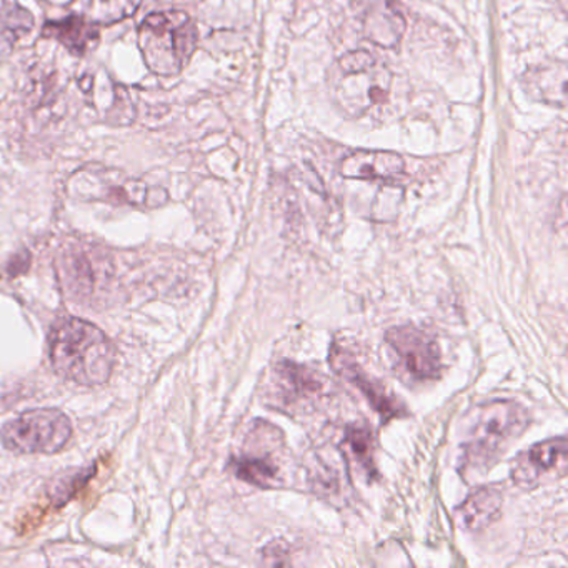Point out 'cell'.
<instances>
[{"instance_id":"1","label":"cell","mask_w":568,"mask_h":568,"mask_svg":"<svg viewBox=\"0 0 568 568\" xmlns=\"http://www.w3.org/2000/svg\"><path fill=\"white\" fill-rule=\"evenodd\" d=\"M52 367L65 381L85 387L104 385L115 367V347L111 338L91 322L64 318L49 337Z\"/></svg>"},{"instance_id":"2","label":"cell","mask_w":568,"mask_h":568,"mask_svg":"<svg viewBox=\"0 0 568 568\" xmlns=\"http://www.w3.org/2000/svg\"><path fill=\"white\" fill-rule=\"evenodd\" d=\"M530 418L515 400H490L471 412L462 444V474L480 477L527 430Z\"/></svg>"},{"instance_id":"3","label":"cell","mask_w":568,"mask_h":568,"mask_svg":"<svg viewBox=\"0 0 568 568\" xmlns=\"http://www.w3.org/2000/svg\"><path fill=\"white\" fill-rule=\"evenodd\" d=\"M390 88V71L367 51L342 55L331 71L335 102L352 119L387 104Z\"/></svg>"},{"instance_id":"4","label":"cell","mask_w":568,"mask_h":568,"mask_svg":"<svg viewBox=\"0 0 568 568\" xmlns=\"http://www.w3.org/2000/svg\"><path fill=\"white\" fill-rule=\"evenodd\" d=\"M139 48L154 74H181L197 48V28L185 12H155L139 28Z\"/></svg>"},{"instance_id":"5","label":"cell","mask_w":568,"mask_h":568,"mask_svg":"<svg viewBox=\"0 0 568 568\" xmlns=\"http://www.w3.org/2000/svg\"><path fill=\"white\" fill-rule=\"evenodd\" d=\"M72 422L58 408H32L4 425L0 440L14 454L51 455L72 437Z\"/></svg>"},{"instance_id":"6","label":"cell","mask_w":568,"mask_h":568,"mask_svg":"<svg viewBox=\"0 0 568 568\" xmlns=\"http://www.w3.org/2000/svg\"><path fill=\"white\" fill-rule=\"evenodd\" d=\"M284 438L278 428L265 420L255 422L245 450L232 458L235 477L258 488H274L282 480L281 452Z\"/></svg>"},{"instance_id":"7","label":"cell","mask_w":568,"mask_h":568,"mask_svg":"<svg viewBox=\"0 0 568 568\" xmlns=\"http://www.w3.org/2000/svg\"><path fill=\"white\" fill-rule=\"evenodd\" d=\"M328 382L315 368L282 361L272 371V398L278 408L291 414H308L327 400L331 395Z\"/></svg>"},{"instance_id":"8","label":"cell","mask_w":568,"mask_h":568,"mask_svg":"<svg viewBox=\"0 0 568 568\" xmlns=\"http://www.w3.org/2000/svg\"><path fill=\"white\" fill-rule=\"evenodd\" d=\"M398 365L415 381H435L442 374V352L435 337L414 325L394 327L385 334Z\"/></svg>"},{"instance_id":"9","label":"cell","mask_w":568,"mask_h":568,"mask_svg":"<svg viewBox=\"0 0 568 568\" xmlns=\"http://www.w3.org/2000/svg\"><path fill=\"white\" fill-rule=\"evenodd\" d=\"M567 437L548 438L520 452L511 462V480L524 490H534L567 474Z\"/></svg>"},{"instance_id":"10","label":"cell","mask_w":568,"mask_h":568,"mask_svg":"<svg viewBox=\"0 0 568 568\" xmlns=\"http://www.w3.org/2000/svg\"><path fill=\"white\" fill-rule=\"evenodd\" d=\"M331 365L344 381L354 385L367 398L368 404L381 415L382 420L388 422L392 418L404 417V405L388 392L384 384H381V381L368 375L347 351L334 345L331 352Z\"/></svg>"},{"instance_id":"11","label":"cell","mask_w":568,"mask_h":568,"mask_svg":"<svg viewBox=\"0 0 568 568\" xmlns=\"http://www.w3.org/2000/svg\"><path fill=\"white\" fill-rule=\"evenodd\" d=\"M352 8L362 24V32L372 44L395 49L404 38V16L395 0H352Z\"/></svg>"},{"instance_id":"12","label":"cell","mask_w":568,"mask_h":568,"mask_svg":"<svg viewBox=\"0 0 568 568\" xmlns=\"http://www.w3.org/2000/svg\"><path fill=\"white\" fill-rule=\"evenodd\" d=\"M400 155L387 151H357L342 161L341 174L355 181H388L404 172Z\"/></svg>"},{"instance_id":"13","label":"cell","mask_w":568,"mask_h":568,"mask_svg":"<svg viewBox=\"0 0 568 568\" xmlns=\"http://www.w3.org/2000/svg\"><path fill=\"white\" fill-rule=\"evenodd\" d=\"M504 491L495 485L471 491L458 507L457 517L468 531H481L500 517Z\"/></svg>"},{"instance_id":"14","label":"cell","mask_w":568,"mask_h":568,"mask_svg":"<svg viewBox=\"0 0 568 568\" xmlns=\"http://www.w3.org/2000/svg\"><path fill=\"white\" fill-rule=\"evenodd\" d=\"M42 38L54 39L75 55L88 54L99 42L98 26L81 16H69L62 21L48 22Z\"/></svg>"},{"instance_id":"15","label":"cell","mask_w":568,"mask_h":568,"mask_svg":"<svg viewBox=\"0 0 568 568\" xmlns=\"http://www.w3.org/2000/svg\"><path fill=\"white\" fill-rule=\"evenodd\" d=\"M342 447L348 452L352 458L357 462L358 467L368 475V477H377V468H375V444L372 437L371 428L361 427V425H351L345 428L344 442Z\"/></svg>"},{"instance_id":"16","label":"cell","mask_w":568,"mask_h":568,"mask_svg":"<svg viewBox=\"0 0 568 568\" xmlns=\"http://www.w3.org/2000/svg\"><path fill=\"white\" fill-rule=\"evenodd\" d=\"M527 82L540 99L545 102L558 105L557 98L565 104V65H551V68H537L527 74Z\"/></svg>"},{"instance_id":"17","label":"cell","mask_w":568,"mask_h":568,"mask_svg":"<svg viewBox=\"0 0 568 568\" xmlns=\"http://www.w3.org/2000/svg\"><path fill=\"white\" fill-rule=\"evenodd\" d=\"M141 4L142 0H92L89 18L95 24H115L134 16Z\"/></svg>"},{"instance_id":"18","label":"cell","mask_w":568,"mask_h":568,"mask_svg":"<svg viewBox=\"0 0 568 568\" xmlns=\"http://www.w3.org/2000/svg\"><path fill=\"white\" fill-rule=\"evenodd\" d=\"M94 477V467L88 470L65 471L59 477L52 478L51 485L48 487V495L55 507H62L68 504L91 478Z\"/></svg>"},{"instance_id":"19","label":"cell","mask_w":568,"mask_h":568,"mask_svg":"<svg viewBox=\"0 0 568 568\" xmlns=\"http://www.w3.org/2000/svg\"><path fill=\"white\" fill-rule=\"evenodd\" d=\"M34 28V18L28 9L22 8L18 0H0V29H4L16 39L31 32Z\"/></svg>"},{"instance_id":"20","label":"cell","mask_w":568,"mask_h":568,"mask_svg":"<svg viewBox=\"0 0 568 568\" xmlns=\"http://www.w3.org/2000/svg\"><path fill=\"white\" fill-rule=\"evenodd\" d=\"M264 558L271 565L291 564L287 545L282 540H274L271 545H267L264 550Z\"/></svg>"},{"instance_id":"21","label":"cell","mask_w":568,"mask_h":568,"mask_svg":"<svg viewBox=\"0 0 568 568\" xmlns=\"http://www.w3.org/2000/svg\"><path fill=\"white\" fill-rule=\"evenodd\" d=\"M16 42H18V39H16L14 36L9 34L4 29H0V62L4 61V59L11 54Z\"/></svg>"}]
</instances>
